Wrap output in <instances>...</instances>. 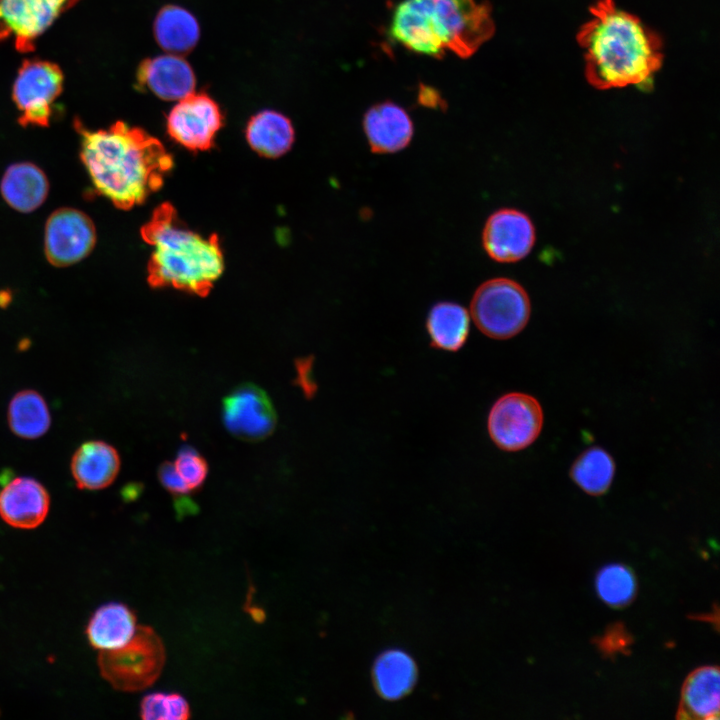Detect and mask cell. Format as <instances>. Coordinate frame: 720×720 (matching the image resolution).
<instances>
[{"instance_id":"17","label":"cell","mask_w":720,"mask_h":720,"mask_svg":"<svg viewBox=\"0 0 720 720\" xmlns=\"http://www.w3.org/2000/svg\"><path fill=\"white\" fill-rule=\"evenodd\" d=\"M720 677L718 666H701L685 679L676 717L681 720L719 718Z\"/></svg>"},{"instance_id":"25","label":"cell","mask_w":720,"mask_h":720,"mask_svg":"<svg viewBox=\"0 0 720 720\" xmlns=\"http://www.w3.org/2000/svg\"><path fill=\"white\" fill-rule=\"evenodd\" d=\"M615 470L612 455L602 447L593 446L578 455L571 465L569 475L585 493L600 496L611 487Z\"/></svg>"},{"instance_id":"13","label":"cell","mask_w":720,"mask_h":720,"mask_svg":"<svg viewBox=\"0 0 720 720\" xmlns=\"http://www.w3.org/2000/svg\"><path fill=\"white\" fill-rule=\"evenodd\" d=\"M535 239V227L530 217L514 208L493 212L482 231L484 250L499 263L522 260L531 252Z\"/></svg>"},{"instance_id":"31","label":"cell","mask_w":720,"mask_h":720,"mask_svg":"<svg viewBox=\"0 0 720 720\" xmlns=\"http://www.w3.org/2000/svg\"><path fill=\"white\" fill-rule=\"evenodd\" d=\"M158 478L161 485L173 495L177 501L186 503V498L191 492L184 480L170 462H163L158 469Z\"/></svg>"},{"instance_id":"8","label":"cell","mask_w":720,"mask_h":720,"mask_svg":"<svg viewBox=\"0 0 720 720\" xmlns=\"http://www.w3.org/2000/svg\"><path fill=\"white\" fill-rule=\"evenodd\" d=\"M62 85L63 74L57 65L42 60L26 61L13 85L19 122L23 126H47Z\"/></svg>"},{"instance_id":"2","label":"cell","mask_w":720,"mask_h":720,"mask_svg":"<svg viewBox=\"0 0 720 720\" xmlns=\"http://www.w3.org/2000/svg\"><path fill=\"white\" fill-rule=\"evenodd\" d=\"M579 29L585 76L596 89L648 87L663 63L660 36L615 0H598Z\"/></svg>"},{"instance_id":"14","label":"cell","mask_w":720,"mask_h":720,"mask_svg":"<svg viewBox=\"0 0 720 720\" xmlns=\"http://www.w3.org/2000/svg\"><path fill=\"white\" fill-rule=\"evenodd\" d=\"M362 125L370 150L376 154H391L405 149L414 134L410 115L392 101L376 103L368 108Z\"/></svg>"},{"instance_id":"5","label":"cell","mask_w":720,"mask_h":720,"mask_svg":"<svg viewBox=\"0 0 720 720\" xmlns=\"http://www.w3.org/2000/svg\"><path fill=\"white\" fill-rule=\"evenodd\" d=\"M165 660V646L160 636L150 626L139 625L125 645L99 652L98 667L113 688L136 692L155 683Z\"/></svg>"},{"instance_id":"16","label":"cell","mask_w":720,"mask_h":720,"mask_svg":"<svg viewBox=\"0 0 720 720\" xmlns=\"http://www.w3.org/2000/svg\"><path fill=\"white\" fill-rule=\"evenodd\" d=\"M140 87L163 100H180L193 93L196 80L189 63L175 55L144 60L137 71Z\"/></svg>"},{"instance_id":"30","label":"cell","mask_w":720,"mask_h":720,"mask_svg":"<svg viewBox=\"0 0 720 720\" xmlns=\"http://www.w3.org/2000/svg\"><path fill=\"white\" fill-rule=\"evenodd\" d=\"M603 656L608 658L618 654H629L633 644V637L621 622L613 623L593 640Z\"/></svg>"},{"instance_id":"6","label":"cell","mask_w":720,"mask_h":720,"mask_svg":"<svg viewBox=\"0 0 720 720\" xmlns=\"http://www.w3.org/2000/svg\"><path fill=\"white\" fill-rule=\"evenodd\" d=\"M470 315L485 336L507 340L519 334L528 324L531 302L518 282L503 277L493 278L475 290Z\"/></svg>"},{"instance_id":"1","label":"cell","mask_w":720,"mask_h":720,"mask_svg":"<svg viewBox=\"0 0 720 720\" xmlns=\"http://www.w3.org/2000/svg\"><path fill=\"white\" fill-rule=\"evenodd\" d=\"M80 158L96 192L119 209L143 203L158 191L173 167L163 144L143 129L118 121L88 130L80 122Z\"/></svg>"},{"instance_id":"26","label":"cell","mask_w":720,"mask_h":720,"mask_svg":"<svg viewBox=\"0 0 720 720\" xmlns=\"http://www.w3.org/2000/svg\"><path fill=\"white\" fill-rule=\"evenodd\" d=\"M8 422L17 436L35 439L47 432L51 417L44 398L34 390H24L11 399Z\"/></svg>"},{"instance_id":"29","label":"cell","mask_w":720,"mask_h":720,"mask_svg":"<svg viewBox=\"0 0 720 720\" xmlns=\"http://www.w3.org/2000/svg\"><path fill=\"white\" fill-rule=\"evenodd\" d=\"M174 467L191 492L202 486L208 474L206 460L188 445L178 451Z\"/></svg>"},{"instance_id":"21","label":"cell","mask_w":720,"mask_h":720,"mask_svg":"<svg viewBox=\"0 0 720 720\" xmlns=\"http://www.w3.org/2000/svg\"><path fill=\"white\" fill-rule=\"evenodd\" d=\"M430 346L445 352H458L470 331V314L462 305L441 301L434 304L426 318Z\"/></svg>"},{"instance_id":"3","label":"cell","mask_w":720,"mask_h":720,"mask_svg":"<svg viewBox=\"0 0 720 720\" xmlns=\"http://www.w3.org/2000/svg\"><path fill=\"white\" fill-rule=\"evenodd\" d=\"M495 32L488 2L476 0H403L393 11L391 38L426 56L451 52L472 56Z\"/></svg>"},{"instance_id":"15","label":"cell","mask_w":720,"mask_h":720,"mask_svg":"<svg viewBox=\"0 0 720 720\" xmlns=\"http://www.w3.org/2000/svg\"><path fill=\"white\" fill-rule=\"evenodd\" d=\"M49 506L46 488L30 477H17L0 492V516L14 528L38 527L45 520Z\"/></svg>"},{"instance_id":"10","label":"cell","mask_w":720,"mask_h":720,"mask_svg":"<svg viewBox=\"0 0 720 720\" xmlns=\"http://www.w3.org/2000/svg\"><path fill=\"white\" fill-rule=\"evenodd\" d=\"M223 420L231 434L249 442L267 438L277 423L270 398L264 390L251 383L237 386L225 397Z\"/></svg>"},{"instance_id":"7","label":"cell","mask_w":720,"mask_h":720,"mask_svg":"<svg viewBox=\"0 0 720 720\" xmlns=\"http://www.w3.org/2000/svg\"><path fill=\"white\" fill-rule=\"evenodd\" d=\"M543 410L533 396L510 392L491 406L487 430L492 442L506 452L528 448L539 437L543 427Z\"/></svg>"},{"instance_id":"32","label":"cell","mask_w":720,"mask_h":720,"mask_svg":"<svg viewBox=\"0 0 720 720\" xmlns=\"http://www.w3.org/2000/svg\"><path fill=\"white\" fill-rule=\"evenodd\" d=\"M296 371V383L302 388L307 396H312L316 390V385L312 378L311 358L298 359L296 361Z\"/></svg>"},{"instance_id":"12","label":"cell","mask_w":720,"mask_h":720,"mask_svg":"<svg viewBox=\"0 0 720 720\" xmlns=\"http://www.w3.org/2000/svg\"><path fill=\"white\" fill-rule=\"evenodd\" d=\"M78 0H0V40L12 38L27 51L33 42Z\"/></svg>"},{"instance_id":"20","label":"cell","mask_w":720,"mask_h":720,"mask_svg":"<svg viewBox=\"0 0 720 720\" xmlns=\"http://www.w3.org/2000/svg\"><path fill=\"white\" fill-rule=\"evenodd\" d=\"M2 197L13 209L29 213L45 201L49 183L45 173L30 162L10 165L0 183Z\"/></svg>"},{"instance_id":"9","label":"cell","mask_w":720,"mask_h":720,"mask_svg":"<svg viewBox=\"0 0 720 720\" xmlns=\"http://www.w3.org/2000/svg\"><path fill=\"white\" fill-rule=\"evenodd\" d=\"M96 243L92 220L75 208H60L48 218L44 233V251L57 267L75 264L87 257Z\"/></svg>"},{"instance_id":"19","label":"cell","mask_w":720,"mask_h":720,"mask_svg":"<svg viewBox=\"0 0 720 720\" xmlns=\"http://www.w3.org/2000/svg\"><path fill=\"white\" fill-rule=\"evenodd\" d=\"M137 617L127 605L110 602L99 607L91 616L86 635L92 647L99 651L113 650L125 645L137 630Z\"/></svg>"},{"instance_id":"28","label":"cell","mask_w":720,"mask_h":720,"mask_svg":"<svg viewBox=\"0 0 720 720\" xmlns=\"http://www.w3.org/2000/svg\"><path fill=\"white\" fill-rule=\"evenodd\" d=\"M190 712L187 700L178 693H151L140 703V716L145 720H185Z\"/></svg>"},{"instance_id":"4","label":"cell","mask_w":720,"mask_h":720,"mask_svg":"<svg viewBox=\"0 0 720 720\" xmlns=\"http://www.w3.org/2000/svg\"><path fill=\"white\" fill-rule=\"evenodd\" d=\"M152 247L148 282L206 296L224 270L223 253L216 234L209 237L188 229L170 203H163L141 228Z\"/></svg>"},{"instance_id":"18","label":"cell","mask_w":720,"mask_h":720,"mask_svg":"<svg viewBox=\"0 0 720 720\" xmlns=\"http://www.w3.org/2000/svg\"><path fill=\"white\" fill-rule=\"evenodd\" d=\"M119 469L120 458L117 450L99 440L83 443L71 460L72 476L80 489L106 488L115 480Z\"/></svg>"},{"instance_id":"24","label":"cell","mask_w":720,"mask_h":720,"mask_svg":"<svg viewBox=\"0 0 720 720\" xmlns=\"http://www.w3.org/2000/svg\"><path fill=\"white\" fill-rule=\"evenodd\" d=\"M158 44L172 53H187L198 42L200 30L195 17L179 6L163 7L154 21Z\"/></svg>"},{"instance_id":"22","label":"cell","mask_w":720,"mask_h":720,"mask_svg":"<svg viewBox=\"0 0 720 720\" xmlns=\"http://www.w3.org/2000/svg\"><path fill=\"white\" fill-rule=\"evenodd\" d=\"M294 137L290 120L272 110H264L254 115L246 128V139L250 147L268 158H277L288 152Z\"/></svg>"},{"instance_id":"23","label":"cell","mask_w":720,"mask_h":720,"mask_svg":"<svg viewBox=\"0 0 720 720\" xmlns=\"http://www.w3.org/2000/svg\"><path fill=\"white\" fill-rule=\"evenodd\" d=\"M417 679L414 660L404 651L390 649L382 653L373 667V680L380 696L397 700L407 695Z\"/></svg>"},{"instance_id":"27","label":"cell","mask_w":720,"mask_h":720,"mask_svg":"<svg viewBox=\"0 0 720 720\" xmlns=\"http://www.w3.org/2000/svg\"><path fill=\"white\" fill-rule=\"evenodd\" d=\"M599 598L609 607L620 609L630 605L636 597L638 582L634 571L622 563H610L600 568L595 577Z\"/></svg>"},{"instance_id":"11","label":"cell","mask_w":720,"mask_h":720,"mask_svg":"<svg viewBox=\"0 0 720 720\" xmlns=\"http://www.w3.org/2000/svg\"><path fill=\"white\" fill-rule=\"evenodd\" d=\"M222 124L223 116L217 103L203 93H191L180 99L167 117L169 135L194 151L211 148Z\"/></svg>"}]
</instances>
